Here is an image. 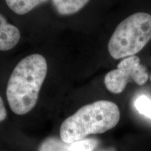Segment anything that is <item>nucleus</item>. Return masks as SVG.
<instances>
[{
	"label": "nucleus",
	"mask_w": 151,
	"mask_h": 151,
	"mask_svg": "<svg viewBox=\"0 0 151 151\" xmlns=\"http://www.w3.org/2000/svg\"><path fill=\"white\" fill-rule=\"evenodd\" d=\"M7 117V111L4 104L3 99L0 96V122H3Z\"/></svg>",
	"instance_id": "9d476101"
},
{
	"label": "nucleus",
	"mask_w": 151,
	"mask_h": 151,
	"mask_svg": "<svg viewBox=\"0 0 151 151\" xmlns=\"http://www.w3.org/2000/svg\"><path fill=\"white\" fill-rule=\"evenodd\" d=\"M90 0H52V5L58 14L70 16L80 11Z\"/></svg>",
	"instance_id": "0eeeda50"
},
{
	"label": "nucleus",
	"mask_w": 151,
	"mask_h": 151,
	"mask_svg": "<svg viewBox=\"0 0 151 151\" xmlns=\"http://www.w3.org/2000/svg\"><path fill=\"white\" fill-rule=\"evenodd\" d=\"M148 71L140 63V58L133 55L122 59L116 69L107 73L104 77V84L109 91L120 94L124 91L129 82L143 86L148 81Z\"/></svg>",
	"instance_id": "20e7f679"
},
{
	"label": "nucleus",
	"mask_w": 151,
	"mask_h": 151,
	"mask_svg": "<svg viewBox=\"0 0 151 151\" xmlns=\"http://www.w3.org/2000/svg\"><path fill=\"white\" fill-rule=\"evenodd\" d=\"M120 118V109L115 103L106 100L94 101L65 119L60 126V138L66 143L83 140L89 135L113 129Z\"/></svg>",
	"instance_id": "f03ea898"
},
{
	"label": "nucleus",
	"mask_w": 151,
	"mask_h": 151,
	"mask_svg": "<svg viewBox=\"0 0 151 151\" xmlns=\"http://www.w3.org/2000/svg\"><path fill=\"white\" fill-rule=\"evenodd\" d=\"M48 1V0H5L9 8L18 15L28 14L38 6Z\"/></svg>",
	"instance_id": "6e6552de"
},
{
	"label": "nucleus",
	"mask_w": 151,
	"mask_h": 151,
	"mask_svg": "<svg viewBox=\"0 0 151 151\" xmlns=\"http://www.w3.org/2000/svg\"><path fill=\"white\" fill-rule=\"evenodd\" d=\"M20 39V32L18 27L9 23L0 13V51H8L14 48Z\"/></svg>",
	"instance_id": "423d86ee"
},
{
	"label": "nucleus",
	"mask_w": 151,
	"mask_h": 151,
	"mask_svg": "<svg viewBox=\"0 0 151 151\" xmlns=\"http://www.w3.org/2000/svg\"><path fill=\"white\" fill-rule=\"evenodd\" d=\"M150 81H151V75H150Z\"/></svg>",
	"instance_id": "f8f14e48"
},
{
	"label": "nucleus",
	"mask_w": 151,
	"mask_h": 151,
	"mask_svg": "<svg viewBox=\"0 0 151 151\" xmlns=\"http://www.w3.org/2000/svg\"><path fill=\"white\" fill-rule=\"evenodd\" d=\"M47 72L46 60L40 54L29 55L18 62L6 88L7 101L13 112L22 116L35 108Z\"/></svg>",
	"instance_id": "f257e3e1"
},
{
	"label": "nucleus",
	"mask_w": 151,
	"mask_h": 151,
	"mask_svg": "<svg viewBox=\"0 0 151 151\" xmlns=\"http://www.w3.org/2000/svg\"><path fill=\"white\" fill-rule=\"evenodd\" d=\"M101 151H109V150H101Z\"/></svg>",
	"instance_id": "9b49d317"
},
{
	"label": "nucleus",
	"mask_w": 151,
	"mask_h": 151,
	"mask_svg": "<svg viewBox=\"0 0 151 151\" xmlns=\"http://www.w3.org/2000/svg\"><path fill=\"white\" fill-rule=\"evenodd\" d=\"M151 39V15L136 13L117 26L110 38L108 50L113 59L135 55Z\"/></svg>",
	"instance_id": "7ed1b4c3"
},
{
	"label": "nucleus",
	"mask_w": 151,
	"mask_h": 151,
	"mask_svg": "<svg viewBox=\"0 0 151 151\" xmlns=\"http://www.w3.org/2000/svg\"><path fill=\"white\" fill-rule=\"evenodd\" d=\"M134 106L138 112L151 120V99L141 95L136 99Z\"/></svg>",
	"instance_id": "1a4fd4ad"
},
{
	"label": "nucleus",
	"mask_w": 151,
	"mask_h": 151,
	"mask_svg": "<svg viewBox=\"0 0 151 151\" xmlns=\"http://www.w3.org/2000/svg\"><path fill=\"white\" fill-rule=\"evenodd\" d=\"M98 144L99 141L92 138L66 143L61 138L50 137L42 141L37 151H93Z\"/></svg>",
	"instance_id": "39448f33"
}]
</instances>
